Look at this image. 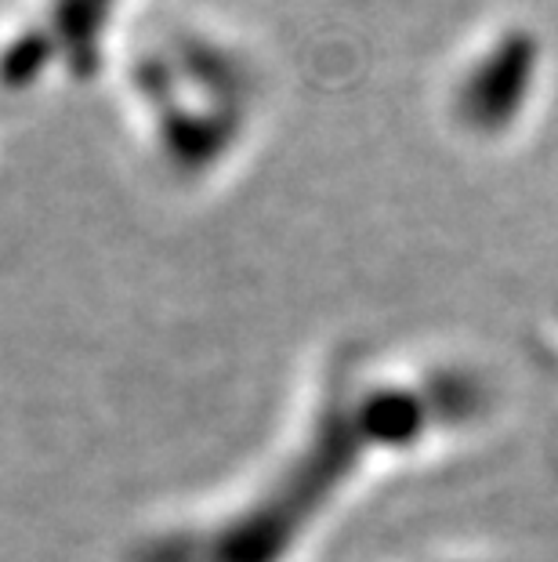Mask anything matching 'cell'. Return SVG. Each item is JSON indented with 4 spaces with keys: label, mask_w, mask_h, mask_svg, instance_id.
Returning <instances> with one entry per match:
<instances>
[{
    "label": "cell",
    "mask_w": 558,
    "mask_h": 562,
    "mask_svg": "<svg viewBox=\"0 0 558 562\" xmlns=\"http://www.w3.org/2000/svg\"><path fill=\"white\" fill-rule=\"evenodd\" d=\"M537 77V44L526 33L497 41L460 83L457 110L475 131H501L519 116Z\"/></svg>",
    "instance_id": "obj_1"
}]
</instances>
